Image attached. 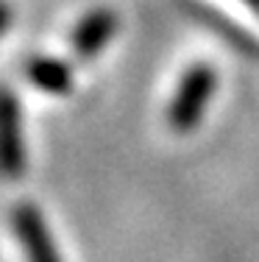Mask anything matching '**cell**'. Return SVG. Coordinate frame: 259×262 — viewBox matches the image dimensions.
I'll list each match as a JSON object with an SVG mask.
<instances>
[{"instance_id":"cell-6","label":"cell","mask_w":259,"mask_h":262,"mask_svg":"<svg viewBox=\"0 0 259 262\" xmlns=\"http://www.w3.org/2000/svg\"><path fill=\"white\" fill-rule=\"evenodd\" d=\"M201 14H203V20H209L215 28H220V31H223V34L229 36V39H231L237 48H243V51H254V53H259V45H256V39H254V36H248V34H245V31L240 28V26H234V23H229L223 14H220V11H215L212 6H203V9H201Z\"/></svg>"},{"instance_id":"cell-2","label":"cell","mask_w":259,"mask_h":262,"mask_svg":"<svg viewBox=\"0 0 259 262\" xmlns=\"http://www.w3.org/2000/svg\"><path fill=\"white\" fill-rule=\"evenodd\" d=\"M26 170V140L22 117L14 92L0 86V176L20 179Z\"/></svg>"},{"instance_id":"cell-8","label":"cell","mask_w":259,"mask_h":262,"mask_svg":"<svg viewBox=\"0 0 259 262\" xmlns=\"http://www.w3.org/2000/svg\"><path fill=\"white\" fill-rule=\"evenodd\" d=\"M243 3L248 6V9H251V11H254V14L259 17V0H243Z\"/></svg>"},{"instance_id":"cell-4","label":"cell","mask_w":259,"mask_h":262,"mask_svg":"<svg viewBox=\"0 0 259 262\" xmlns=\"http://www.w3.org/2000/svg\"><path fill=\"white\" fill-rule=\"evenodd\" d=\"M120 28L114 11L109 9H95L89 14H84L78 20V26L73 28V36H70V45L76 56L81 59H89V56H98L103 48L109 45V39L114 36V31Z\"/></svg>"},{"instance_id":"cell-3","label":"cell","mask_w":259,"mask_h":262,"mask_svg":"<svg viewBox=\"0 0 259 262\" xmlns=\"http://www.w3.org/2000/svg\"><path fill=\"white\" fill-rule=\"evenodd\" d=\"M14 234L20 240L26 262H61L51 229L34 204H20L14 209Z\"/></svg>"},{"instance_id":"cell-7","label":"cell","mask_w":259,"mask_h":262,"mask_svg":"<svg viewBox=\"0 0 259 262\" xmlns=\"http://www.w3.org/2000/svg\"><path fill=\"white\" fill-rule=\"evenodd\" d=\"M9 23H11V9H9V3H3V0H0V34L9 28Z\"/></svg>"},{"instance_id":"cell-5","label":"cell","mask_w":259,"mask_h":262,"mask_svg":"<svg viewBox=\"0 0 259 262\" xmlns=\"http://www.w3.org/2000/svg\"><path fill=\"white\" fill-rule=\"evenodd\" d=\"M28 78L34 81V86H39L42 92H51V95H67L73 90V70L64 64L61 59H34L28 64Z\"/></svg>"},{"instance_id":"cell-1","label":"cell","mask_w":259,"mask_h":262,"mask_svg":"<svg viewBox=\"0 0 259 262\" xmlns=\"http://www.w3.org/2000/svg\"><path fill=\"white\" fill-rule=\"evenodd\" d=\"M215 86H218V73L206 61H198V64H193L184 73L168 109V123L173 126V131L187 134V131L198 126L215 95Z\"/></svg>"}]
</instances>
